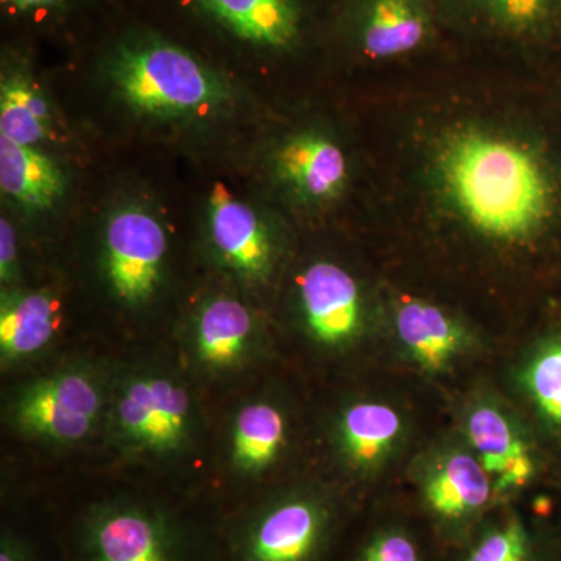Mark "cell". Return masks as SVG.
<instances>
[{
  "mask_svg": "<svg viewBox=\"0 0 561 561\" xmlns=\"http://www.w3.org/2000/svg\"><path fill=\"white\" fill-rule=\"evenodd\" d=\"M424 491L432 511L445 518H460L490 501L491 478L478 457L457 453L438 465Z\"/></svg>",
  "mask_w": 561,
  "mask_h": 561,
  "instance_id": "cell-18",
  "label": "cell"
},
{
  "mask_svg": "<svg viewBox=\"0 0 561 561\" xmlns=\"http://www.w3.org/2000/svg\"><path fill=\"white\" fill-rule=\"evenodd\" d=\"M253 319L247 306L234 298H217L201 312L195 343L201 359L210 367H231L249 346Z\"/></svg>",
  "mask_w": 561,
  "mask_h": 561,
  "instance_id": "cell-19",
  "label": "cell"
},
{
  "mask_svg": "<svg viewBox=\"0 0 561 561\" xmlns=\"http://www.w3.org/2000/svg\"><path fill=\"white\" fill-rule=\"evenodd\" d=\"M435 33L430 0H359L354 35L371 60H394L423 49Z\"/></svg>",
  "mask_w": 561,
  "mask_h": 561,
  "instance_id": "cell-6",
  "label": "cell"
},
{
  "mask_svg": "<svg viewBox=\"0 0 561 561\" xmlns=\"http://www.w3.org/2000/svg\"><path fill=\"white\" fill-rule=\"evenodd\" d=\"M360 561H419V552L404 535L390 534L373 542Z\"/></svg>",
  "mask_w": 561,
  "mask_h": 561,
  "instance_id": "cell-25",
  "label": "cell"
},
{
  "mask_svg": "<svg viewBox=\"0 0 561 561\" xmlns=\"http://www.w3.org/2000/svg\"><path fill=\"white\" fill-rule=\"evenodd\" d=\"M114 84L133 110L151 116H186L227 99L221 81L172 44L149 41L122 47L111 66Z\"/></svg>",
  "mask_w": 561,
  "mask_h": 561,
  "instance_id": "cell-2",
  "label": "cell"
},
{
  "mask_svg": "<svg viewBox=\"0 0 561 561\" xmlns=\"http://www.w3.org/2000/svg\"><path fill=\"white\" fill-rule=\"evenodd\" d=\"M50 111L43 95L24 77H10L0 88V138L33 147L46 138Z\"/></svg>",
  "mask_w": 561,
  "mask_h": 561,
  "instance_id": "cell-22",
  "label": "cell"
},
{
  "mask_svg": "<svg viewBox=\"0 0 561 561\" xmlns=\"http://www.w3.org/2000/svg\"><path fill=\"white\" fill-rule=\"evenodd\" d=\"M3 2L9 3V5L18 10L31 11L46 9V7L55 5V3L60 2V0H3Z\"/></svg>",
  "mask_w": 561,
  "mask_h": 561,
  "instance_id": "cell-27",
  "label": "cell"
},
{
  "mask_svg": "<svg viewBox=\"0 0 561 561\" xmlns=\"http://www.w3.org/2000/svg\"><path fill=\"white\" fill-rule=\"evenodd\" d=\"M476 456L500 490H516L534 479L535 457L512 421L493 405H479L468 419Z\"/></svg>",
  "mask_w": 561,
  "mask_h": 561,
  "instance_id": "cell-10",
  "label": "cell"
},
{
  "mask_svg": "<svg viewBox=\"0 0 561 561\" xmlns=\"http://www.w3.org/2000/svg\"><path fill=\"white\" fill-rule=\"evenodd\" d=\"M58 328V306L44 291L3 295L0 351L5 360L24 359L43 350Z\"/></svg>",
  "mask_w": 561,
  "mask_h": 561,
  "instance_id": "cell-14",
  "label": "cell"
},
{
  "mask_svg": "<svg viewBox=\"0 0 561 561\" xmlns=\"http://www.w3.org/2000/svg\"><path fill=\"white\" fill-rule=\"evenodd\" d=\"M523 386L540 419L561 434V334L546 339L531 353Z\"/></svg>",
  "mask_w": 561,
  "mask_h": 561,
  "instance_id": "cell-23",
  "label": "cell"
},
{
  "mask_svg": "<svg viewBox=\"0 0 561 561\" xmlns=\"http://www.w3.org/2000/svg\"><path fill=\"white\" fill-rule=\"evenodd\" d=\"M286 437V423L278 409L265 402L247 405L239 412L232 432V456L247 471L271 465Z\"/></svg>",
  "mask_w": 561,
  "mask_h": 561,
  "instance_id": "cell-21",
  "label": "cell"
},
{
  "mask_svg": "<svg viewBox=\"0 0 561 561\" xmlns=\"http://www.w3.org/2000/svg\"><path fill=\"white\" fill-rule=\"evenodd\" d=\"M101 400L90 378L81 373H61L28 387L14 415L32 434L55 442H79L98 421Z\"/></svg>",
  "mask_w": 561,
  "mask_h": 561,
  "instance_id": "cell-4",
  "label": "cell"
},
{
  "mask_svg": "<svg viewBox=\"0 0 561 561\" xmlns=\"http://www.w3.org/2000/svg\"><path fill=\"white\" fill-rule=\"evenodd\" d=\"M0 186L14 202L41 209L61 197L65 180L47 154L0 138Z\"/></svg>",
  "mask_w": 561,
  "mask_h": 561,
  "instance_id": "cell-15",
  "label": "cell"
},
{
  "mask_svg": "<svg viewBox=\"0 0 561 561\" xmlns=\"http://www.w3.org/2000/svg\"><path fill=\"white\" fill-rule=\"evenodd\" d=\"M427 173L443 208L486 241L534 242L560 213L559 173L546 151L494 125L445 128L432 144Z\"/></svg>",
  "mask_w": 561,
  "mask_h": 561,
  "instance_id": "cell-1",
  "label": "cell"
},
{
  "mask_svg": "<svg viewBox=\"0 0 561 561\" xmlns=\"http://www.w3.org/2000/svg\"><path fill=\"white\" fill-rule=\"evenodd\" d=\"M209 230L214 247L234 271L261 278L271 271L273 245L260 216L216 184L209 202Z\"/></svg>",
  "mask_w": 561,
  "mask_h": 561,
  "instance_id": "cell-9",
  "label": "cell"
},
{
  "mask_svg": "<svg viewBox=\"0 0 561 561\" xmlns=\"http://www.w3.org/2000/svg\"><path fill=\"white\" fill-rule=\"evenodd\" d=\"M302 312L313 337L327 345L350 341L360 328L362 301L356 279L331 262H317L300 280Z\"/></svg>",
  "mask_w": 561,
  "mask_h": 561,
  "instance_id": "cell-8",
  "label": "cell"
},
{
  "mask_svg": "<svg viewBox=\"0 0 561 561\" xmlns=\"http://www.w3.org/2000/svg\"><path fill=\"white\" fill-rule=\"evenodd\" d=\"M116 412L125 437L153 451L179 448L190 430V397L183 387L164 378L128 383Z\"/></svg>",
  "mask_w": 561,
  "mask_h": 561,
  "instance_id": "cell-5",
  "label": "cell"
},
{
  "mask_svg": "<svg viewBox=\"0 0 561 561\" xmlns=\"http://www.w3.org/2000/svg\"><path fill=\"white\" fill-rule=\"evenodd\" d=\"M168 239L160 221L140 209L114 214L105 234L106 273L117 297L138 305L161 278Z\"/></svg>",
  "mask_w": 561,
  "mask_h": 561,
  "instance_id": "cell-3",
  "label": "cell"
},
{
  "mask_svg": "<svg viewBox=\"0 0 561 561\" xmlns=\"http://www.w3.org/2000/svg\"><path fill=\"white\" fill-rule=\"evenodd\" d=\"M461 13L494 33L542 39L561 32V0H449Z\"/></svg>",
  "mask_w": 561,
  "mask_h": 561,
  "instance_id": "cell-17",
  "label": "cell"
},
{
  "mask_svg": "<svg viewBox=\"0 0 561 561\" xmlns=\"http://www.w3.org/2000/svg\"><path fill=\"white\" fill-rule=\"evenodd\" d=\"M321 531L319 508L311 502L290 501L273 508L254 527L251 561H306Z\"/></svg>",
  "mask_w": 561,
  "mask_h": 561,
  "instance_id": "cell-12",
  "label": "cell"
},
{
  "mask_svg": "<svg viewBox=\"0 0 561 561\" xmlns=\"http://www.w3.org/2000/svg\"><path fill=\"white\" fill-rule=\"evenodd\" d=\"M530 540L519 523L490 534L468 561H530Z\"/></svg>",
  "mask_w": 561,
  "mask_h": 561,
  "instance_id": "cell-24",
  "label": "cell"
},
{
  "mask_svg": "<svg viewBox=\"0 0 561 561\" xmlns=\"http://www.w3.org/2000/svg\"><path fill=\"white\" fill-rule=\"evenodd\" d=\"M0 561H24L21 559L20 552L10 545L3 541L2 551H0Z\"/></svg>",
  "mask_w": 561,
  "mask_h": 561,
  "instance_id": "cell-28",
  "label": "cell"
},
{
  "mask_svg": "<svg viewBox=\"0 0 561 561\" xmlns=\"http://www.w3.org/2000/svg\"><path fill=\"white\" fill-rule=\"evenodd\" d=\"M16 265V234L10 221H0V276L2 280H10Z\"/></svg>",
  "mask_w": 561,
  "mask_h": 561,
  "instance_id": "cell-26",
  "label": "cell"
},
{
  "mask_svg": "<svg viewBox=\"0 0 561 561\" xmlns=\"http://www.w3.org/2000/svg\"><path fill=\"white\" fill-rule=\"evenodd\" d=\"M397 332L413 359L427 370H442L463 342L461 328L437 306L405 301L398 309Z\"/></svg>",
  "mask_w": 561,
  "mask_h": 561,
  "instance_id": "cell-16",
  "label": "cell"
},
{
  "mask_svg": "<svg viewBox=\"0 0 561 561\" xmlns=\"http://www.w3.org/2000/svg\"><path fill=\"white\" fill-rule=\"evenodd\" d=\"M90 549L92 561H172L161 524L131 508L99 516L91 529Z\"/></svg>",
  "mask_w": 561,
  "mask_h": 561,
  "instance_id": "cell-11",
  "label": "cell"
},
{
  "mask_svg": "<svg viewBox=\"0 0 561 561\" xmlns=\"http://www.w3.org/2000/svg\"><path fill=\"white\" fill-rule=\"evenodd\" d=\"M275 164L280 181L311 205L335 201L348 181V161L342 147L317 131L287 139L276 153Z\"/></svg>",
  "mask_w": 561,
  "mask_h": 561,
  "instance_id": "cell-7",
  "label": "cell"
},
{
  "mask_svg": "<svg viewBox=\"0 0 561 561\" xmlns=\"http://www.w3.org/2000/svg\"><path fill=\"white\" fill-rule=\"evenodd\" d=\"M401 419L390 405L359 402L342 420V440L350 459L360 467H371L382 459L401 432Z\"/></svg>",
  "mask_w": 561,
  "mask_h": 561,
  "instance_id": "cell-20",
  "label": "cell"
},
{
  "mask_svg": "<svg viewBox=\"0 0 561 561\" xmlns=\"http://www.w3.org/2000/svg\"><path fill=\"white\" fill-rule=\"evenodd\" d=\"M216 20L242 39L260 46H290L300 31L295 0H198Z\"/></svg>",
  "mask_w": 561,
  "mask_h": 561,
  "instance_id": "cell-13",
  "label": "cell"
}]
</instances>
